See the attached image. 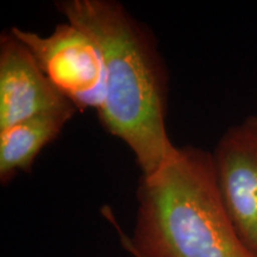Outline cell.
Instances as JSON below:
<instances>
[{"mask_svg": "<svg viewBox=\"0 0 257 257\" xmlns=\"http://www.w3.org/2000/svg\"><path fill=\"white\" fill-rule=\"evenodd\" d=\"M55 6L104 56L102 126L134 153L142 175L156 172L176 148L167 130L168 70L156 37L115 0H61Z\"/></svg>", "mask_w": 257, "mask_h": 257, "instance_id": "1", "label": "cell"}, {"mask_svg": "<svg viewBox=\"0 0 257 257\" xmlns=\"http://www.w3.org/2000/svg\"><path fill=\"white\" fill-rule=\"evenodd\" d=\"M10 30L76 110H100L106 96V67L100 48L88 34L67 21L47 36L18 27Z\"/></svg>", "mask_w": 257, "mask_h": 257, "instance_id": "3", "label": "cell"}, {"mask_svg": "<svg viewBox=\"0 0 257 257\" xmlns=\"http://www.w3.org/2000/svg\"><path fill=\"white\" fill-rule=\"evenodd\" d=\"M76 111L51 112L0 130V182L6 186L19 172L31 170L43 148L62 133Z\"/></svg>", "mask_w": 257, "mask_h": 257, "instance_id": "6", "label": "cell"}, {"mask_svg": "<svg viewBox=\"0 0 257 257\" xmlns=\"http://www.w3.org/2000/svg\"><path fill=\"white\" fill-rule=\"evenodd\" d=\"M101 213L102 216H104L106 219L108 220V223L113 225V227L117 231V234H118V238H119V243L121 244V246L126 250V251L130 253L133 257H144L143 255H141L140 252L137 251L136 249H134L133 246H131V244L128 243L127 240V234L125 233V231L121 229V226L118 223V220L115 219V216L113 213V211H112V208L110 206H104L101 208Z\"/></svg>", "mask_w": 257, "mask_h": 257, "instance_id": "7", "label": "cell"}, {"mask_svg": "<svg viewBox=\"0 0 257 257\" xmlns=\"http://www.w3.org/2000/svg\"><path fill=\"white\" fill-rule=\"evenodd\" d=\"M128 243L144 257H256L240 239L218 189L211 152L176 147L137 187Z\"/></svg>", "mask_w": 257, "mask_h": 257, "instance_id": "2", "label": "cell"}, {"mask_svg": "<svg viewBox=\"0 0 257 257\" xmlns=\"http://www.w3.org/2000/svg\"><path fill=\"white\" fill-rule=\"evenodd\" d=\"M211 154L224 206L240 239L257 257V115L227 128Z\"/></svg>", "mask_w": 257, "mask_h": 257, "instance_id": "4", "label": "cell"}, {"mask_svg": "<svg viewBox=\"0 0 257 257\" xmlns=\"http://www.w3.org/2000/svg\"><path fill=\"white\" fill-rule=\"evenodd\" d=\"M78 111L57 91L31 50L6 30L0 35V130L51 112Z\"/></svg>", "mask_w": 257, "mask_h": 257, "instance_id": "5", "label": "cell"}]
</instances>
